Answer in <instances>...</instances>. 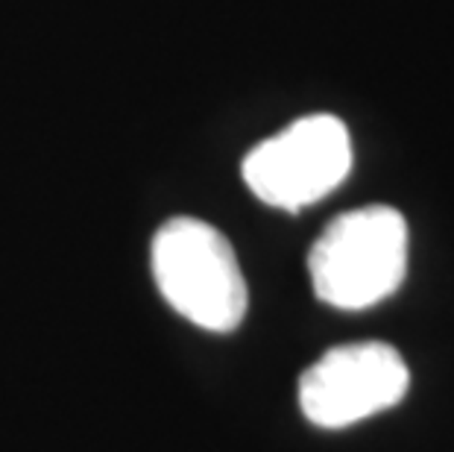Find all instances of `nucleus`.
<instances>
[{
  "mask_svg": "<svg viewBox=\"0 0 454 452\" xmlns=\"http://www.w3.org/2000/svg\"><path fill=\"white\" fill-rule=\"evenodd\" d=\"M408 220L393 206H361L337 215L308 253L317 300L343 312L384 303L408 276Z\"/></svg>",
  "mask_w": 454,
  "mask_h": 452,
  "instance_id": "nucleus-1",
  "label": "nucleus"
},
{
  "mask_svg": "<svg viewBox=\"0 0 454 452\" xmlns=\"http://www.w3.org/2000/svg\"><path fill=\"white\" fill-rule=\"evenodd\" d=\"M159 294L176 314L206 332H231L249 309L247 276L235 247L200 218H170L150 247Z\"/></svg>",
  "mask_w": 454,
  "mask_h": 452,
  "instance_id": "nucleus-2",
  "label": "nucleus"
},
{
  "mask_svg": "<svg viewBox=\"0 0 454 452\" xmlns=\"http://www.w3.org/2000/svg\"><path fill=\"white\" fill-rule=\"evenodd\" d=\"M352 136L337 115H302L247 153V188L273 209H305L328 197L352 170Z\"/></svg>",
  "mask_w": 454,
  "mask_h": 452,
  "instance_id": "nucleus-3",
  "label": "nucleus"
},
{
  "mask_svg": "<svg viewBox=\"0 0 454 452\" xmlns=\"http://www.w3.org/2000/svg\"><path fill=\"white\" fill-rule=\"evenodd\" d=\"M411 388L402 353L384 341L323 353L299 379V408L320 429H346L399 406Z\"/></svg>",
  "mask_w": 454,
  "mask_h": 452,
  "instance_id": "nucleus-4",
  "label": "nucleus"
}]
</instances>
